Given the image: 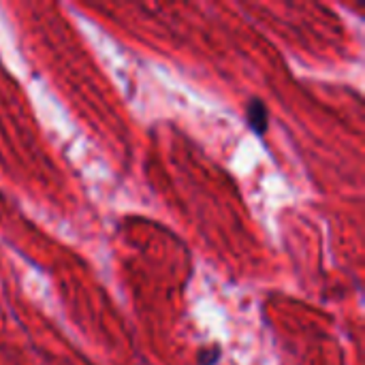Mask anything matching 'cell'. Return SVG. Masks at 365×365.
I'll return each instance as SVG.
<instances>
[{
	"mask_svg": "<svg viewBox=\"0 0 365 365\" xmlns=\"http://www.w3.org/2000/svg\"><path fill=\"white\" fill-rule=\"evenodd\" d=\"M246 115H248V124L252 126V130H257L259 135L267 130V107L261 101H252L246 109Z\"/></svg>",
	"mask_w": 365,
	"mask_h": 365,
	"instance_id": "obj_1",
	"label": "cell"
},
{
	"mask_svg": "<svg viewBox=\"0 0 365 365\" xmlns=\"http://www.w3.org/2000/svg\"><path fill=\"white\" fill-rule=\"evenodd\" d=\"M216 355H212V351L210 353H203L201 355V364L203 365H212V364H216V359H214Z\"/></svg>",
	"mask_w": 365,
	"mask_h": 365,
	"instance_id": "obj_2",
	"label": "cell"
}]
</instances>
